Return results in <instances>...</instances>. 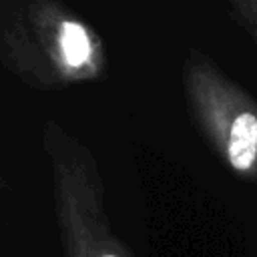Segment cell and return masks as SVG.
<instances>
[{"mask_svg":"<svg viewBox=\"0 0 257 257\" xmlns=\"http://www.w3.org/2000/svg\"><path fill=\"white\" fill-rule=\"evenodd\" d=\"M255 153H257V118L251 112H243L231 124L229 161L235 169L245 171L251 167Z\"/></svg>","mask_w":257,"mask_h":257,"instance_id":"1","label":"cell"},{"mask_svg":"<svg viewBox=\"0 0 257 257\" xmlns=\"http://www.w3.org/2000/svg\"><path fill=\"white\" fill-rule=\"evenodd\" d=\"M60 44L64 58L70 66H80L90 56V42L82 26L74 22H64L60 28Z\"/></svg>","mask_w":257,"mask_h":257,"instance_id":"2","label":"cell"},{"mask_svg":"<svg viewBox=\"0 0 257 257\" xmlns=\"http://www.w3.org/2000/svg\"><path fill=\"white\" fill-rule=\"evenodd\" d=\"M102 257H114V255H102Z\"/></svg>","mask_w":257,"mask_h":257,"instance_id":"3","label":"cell"}]
</instances>
